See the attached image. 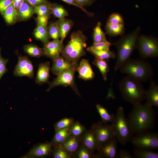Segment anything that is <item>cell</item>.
I'll return each instance as SVG.
<instances>
[{
  "label": "cell",
  "mask_w": 158,
  "mask_h": 158,
  "mask_svg": "<svg viewBox=\"0 0 158 158\" xmlns=\"http://www.w3.org/2000/svg\"><path fill=\"white\" fill-rule=\"evenodd\" d=\"M155 115L152 107L146 103L134 105L127 119L133 134H137L151 129L154 124Z\"/></svg>",
  "instance_id": "obj_1"
},
{
  "label": "cell",
  "mask_w": 158,
  "mask_h": 158,
  "mask_svg": "<svg viewBox=\"0 0 158 158\" xmlns=\"http://www.w3.org/2000/svg\"><path fill=\"white\" fill-rule=\"evenodd\" d=\"M140 29V27H138L132 32L122 35L118 40L112 43V45L116 47L117 50V59L114 67L115 71L130 58L136 49Z\"/></svg>",
  "instance_id": "obj_2"
},
{
  "label": "cell",
  "mask_w": 158,
  "mask_h": 158,
  "mask_svg": "<svg viewBox=\"0 0 158 158\" xmlns=\"http://www.w3.org/2000/svg\"><path fill=\"white\" fill-rule=\"evenodd\" d=\"M119 86L123 99L133 106L145 99V90L141 82L129 75L122 80Z\"/></svg>",
  "instance_id": "obj_3"
},
{
  "label": "cell",
  "mask_w": 158,
  "mask_h": 158,
  "mask_svg": "<svg viewBox=\"0 0 158 158\" xmlns=\"http://www.w3.org/2000/svg\"><path fill=\"white\" fill-rule=\"evenodd\" d=\"M120 72L126 74L141 82L151 78L153 69L150 63L144 60L129 59L119 68Z\"/></svg>",
  "instance_id": "obj_4"
},
{
  "label": "cell",
  "mask_w": 158,
  "mask_h": 158,
  "mask_svg": "<svg viewBox=\"0 0 158 158\" xmlns=\"http://www.w3.org/2000/svg\"><path fill=\"white\" fill-rule=\"evenodd\" d=\"M87 38L80 30L75 31L71 35L70 40L64 47L61 57L71 63H77L85 54Z\"/></svg>",
  "instance_id": "obj_5"
},
{
  "label": "cell",
  "mask_w": 158,
  "mask_h": 158,
  "mask_svg": "<svg viewBox=\"0 0 158 158\" xmlns=\"http://www.w3.org/2000/svg\"><path fill=\"white\" fill-rule=\"evenodd\" d=\"M111 125L116 134L117 141L123 145H125L130 140L133 133L125 116L123 107H119L118 108L115 119Z\"/></svg>",
  "instance_id": "obj_6"
},
{
  "label": "cell",
  "mask_w": 158,
  "mask_h": 158,
  "mask_svg": "<svg viewBox=\"0 0 158 158\" xmlns=\"http://www.w3.org/2000/svg\"><path fill=\"white\" fill-rule=\"evenodd\" d=\"M136 48L142 59L157 57L158 56V39L153 37L141 35L138 37Z\"/></svg>",
  "instance_id": "obj_7"
},
{
  "label": "cell",
  "mask_w": 158,
  "mask_h": 158,
  "mask_svg": "<svg viewBox=\"0 0 158 158\" xmlns=\"http://www.w3.org/2000/svg\"><path fill=\"white\" fill-rule=\"evenodd\" d=\"M78 66L77 63L75 64L70 68L57 75V77L52 82H49V87L47 90L49 92L55 87L58 86H70L75 93L80 96L74 81V75Z\"/></svg>",
  "instance_id": "obj_8"
},
{
  "label": "cell",
  "mask_w": 158,
  "mask_h": 158,
  "mask_svg": "<svg viewBox=\"0 0 158 158\" xmlns=\"http://www.w3.org/2000/svg\"><path fill=\"white\" fill-rule=\"evenodd\" d=\"M135 147L152 150L158 149V135L157 133L144 132L132 137L130 140Z\"/></svg>",
  "instance_id": "obj_9"
},
{
  "label": "cell",
  "mask_w": 158,
  "mask_h": 158,
  "mask_svg": "<svg viewBox=\"0 0 158 158\" xmlns=\"http://www.w3.org/2000/svg\"><path fill=\"white\" fill-rule=\"evenodd\" d=\"M91 128L95 133L97 140V150L105 143L116 137L111 124L99 122L94 123Z\"/></svg>",
  "instance_id": "obj_10"
},
{
  "label": "cell",
  "mask_w": 158,
  "mask_h": 158,
  "mask_svg": "<svg viewBox=\"0 0 158 158\" xmlns=\"http://www.w3.org/2000/svg\"><path fill=\"white\" fill-rule=\"evenodd\" d=\"M18 63L13 71L16 77L26 76L32 78L34 76V67L32 62L27 56H18Z\"/></svg>",
  "instance_id": "obj_11"
},
{
  "label": "cell",
  "mask_w": 158,
  "mask_h": 158,
  "mask_svg": "<svg viewBox=\"0 0 158 158\" xmlns=\"http://www.w3.org/2000/svg\"><path fill=\"white\" fill-rule=\"evenodd\" d=\"M115 137L105 143L97 150L98 152L95 157L116 158L118 157L117 143Z\"/></svg>",
  "instance_id": "obj_12"
},
{
  "label": "cell",
  "mask_w": 158,
  "mask_h": 158,
  "mask_svg": "<svg viewBox=\"0 0 158 158\" xmlns=\"http://www.w3.org/2000/svg\"><path fill=\"white\" fill-rule=\"evenodd\" d=\"M63 48V41L59 39L49 41L42 49L44 56L53 60L60 56Z\"/></svg>",
  "instance_id": "obj_13"
},
{
  "label": "cell",
  "mask_w": 158,
  "mask_h": 158,
  "mask_svg": "<svg viewBox=\"0 0 158 158\" xmlns=\"http://www.w3.org/2000/svg\"><path fill=\"white\" fill-rule=\"evenodd\" d=\"M52 60V65L50 69L52 73L56 75L69 69L75 64L77 63H71L60 56L53 59Z\"/></svg>",
  "instance_id": "obj_14"
},
{
  "label": "cell",
  "mask_w": 158,
  "mask_h": 158,
  "mask_svg": "<svg viewBox=\"0 0 158 158\" xmlns=\"http://www.w3.org/2000/svg\"><path fill=\"white\" fill-rule=\"evenodd\" d=\"M81 145L94 154L97 149V142L96 135L92 129L85 131L81 137Z\"/></svg>",
  "instance_id": "obj_15"
},
{
  "label": "cell",
  "mask_w": 158,
  "mask_h": 158,
  "mask_svg": "<svg viewBox=\"0 0 158 158\" xmlns=\"http://www.w3.org/2000/svg\"><path fill=\"white\" fill-rule=\"evenodd\" d=\"M79 73V78L85 80H91L95 77L94 73L89 61L83 59L80 62L79 66L76 68Z\"/></svg>",
  "instance_id": "obj_16"
},
{
  "label": "cell",
  "mask_w": 158,
  "mask_h": 158,
  "mask_svg": "<svg viewBox=\"0 0 158 158\" xmlns=\"http://www.w3.org/2000/svg\"><path fill=\"white\" fill-rule=\"evenodd\" d=\"M50 65L49 61L42 63L39 65L35 78V82L37 84L41 85L49 83Z\"/></svg>",
  "instance_id": "obj_17"
},
{
  "label": "cell",
  "mask_w": 158,
  "mask_h": 158,
  "mask_svg": "<svg viewBox=\"0 0 158 158\" xmlns=\"http://www.w3.org/2000/svg\"><path fill=\"white\" fill-rule=\"evenodd\" d=\"M51 143L41 144L32 147L28 153L27 157H43L50 154L52 150Z\"/></svg>",
  "instance_id": "obj_18"
},
{
  "label": "cell",
  "mask_w": 158,
  "mask_h": 158,
  "mask_svg": "<svg viewBox=\"0 0 158 158\" xmlns=\"http://www.w3.org/2000/svg\"><path fill=\"white\" fill-rule=\"evenodd\" d=\"M81 145V138L70 135L62 144L55 147H60L73 155Z\"/></svg>",
  "instance_id": "obj_19"
},
{
  "label": "cell",
  "mask_w": 158,
  "mask_h": 158,
  "mask_svg": "<svg viewBox=\"0 0 158 158\" xmlns=\"http://www.w3.org/2000/svg\"><path fill=\"white\" fill-rule=\"evenodd\" d=\"M146 102L152 107H158V86L155 83L151 80L149 89L145 91V99Z\"/></svg>",
  "instance_id": "obj_20"
},
{
  "label": "cell",
  "mask_w": 158,
  "mask_h": 158,
  "mask_svg": "<svg viewBox=\"0 0 158 158\" xmlns=\"http://www.w3.org/2000/svg\"><path fill=\"white\" fill-rule=\"evenodd\" d=\"M34 13V6L25 0L18 11L17 21L27 20L30 18Z\"/></svg>",
  "instance_id": "obj_21"
},
{
  "label": "cell",
  "mask_w": 158,
  "mask_h": 158,
  "mask_svg": "<svg viewBox=\"0 0 158 158\" xmlns=\"http://www.w3.org/2000/svg\"><path fill=\"white\" fill-rule=\"evenodd\" d=\"M60 31V38L63 41L73 25V21L70 19L63 18L56 22Z\"/></svg>",
  "instance_id": "obj_22"
},
{
  "label": "cell",
  "mask_w": 158,
  "mask_h": 158,
  "mask_svg": "<svg viewBox=\"0 0 158 158\" xmlns=\"http://www.w3.org/2000/svg\"><path fill=\"white\" fill-rule=\"evenodd\" d=\"M69 128L55 130V135L51 142L52 147L61 145L70 136Z\"/></svg>",
  "instance_id": "obj_23"
},
{
  "label": "cell",
  "mask_w": 158,
  "mask_h": 158,
  "mask_svg": "<svg viewBox=\"0 0 158 158\" xmlns=\"http://www.w3.org/2000/svg\"><path fill=\"white\" fill-rule=\"evenodd\" d=\"M1 15L8 25H12L17 21L18 11L15 8L13 2Z\"/></svg>",
  "instance_id": "obj_24"
},
{
  "label": "cell",
  "mask_w": 158,
  "mask_h": 158,
  "mask_svg": "<svg viewBox=\"0 0 158 158\" xmlns=\"http://www.w3.org/2000/svg\"><path fill=\"white\" fill-rule=\"evenodd\" d=\"M106 33L110 37L122 35L125 32L124 25L107 23L105 27Z\"/></svg>",
  "instance_id": "obj_25"
},
{
  "label": "cell",
  "mask_w": 158,
  "mask_h": 158,
  "mask_svg": "<svg viewBox=\"0 0 158 158\" xmlns=\"http://www.w3.org/2000/svg\"><path fill=\"white\" fill-rule=\"evenodd\" d=\"M34 35L37 39L40 41L44 44L49 42L50 37L47 25H37L34 30Z\"/></svg>",
  "instance_id": "obj_26"
},
{
  "label": "cell",
  "mask_w": 158,
  "mask_h": 158,
  "mask_svg": "<svg viewBox=\"0 0 158 158\" xmlns=\"http://www.w3.org/2000/svg\"><path fill=\"white\" fill-rule=\"evenodd\" d=\"M87 50L92 54L96 58L107 60L116 58L115 53L109 49L107 50H96L89 47L87 48Z\"/></svg>",
  "instance_id": "obj_27"
},
{
  "label": "cell",
  "mask_w": 158,
  "mask_h": 158,
  "mask_svg": "<svg viewBox=\"0 0 158 158\" xmlns=\"http://www.w3.org/2000/svg\"><path fill=\"white\" fill-rule=\"evenodd\" d=\"M96 108L101 118L102 123H111L114 121L115 117L114 114H109L105 108L99 104H96Z\"/></svg>",
  "instance_id": "obj_28"
},
{
  "label": "cell",
  "mask_w": 158,
  "mask_h": 158,
  "mask_svg": "<svg viewBox=\"0 0 158 158\" xmlns=\"http://www.w3.org/2000/svg\"><path fill=\"white\" fill-rule=\"evenodd\" d=\"M109 60V59L104 60L96 58L92 62V63L99 69L105 81L107 80L108 73L110 70L108 63Z\"/></svg>",
  "instance_id": "obj_29"
},
{
  "label": "cell",
  "mask_w": 158,
  "mask_h": 158,
  "mask_svg": "<svg viewBox=\"0 0 158 158\" xmlns=\"http://www.w3.org/2000/svg\"><path fill=\"white\" fill-rule=\"evenodd\" d=\"M133 157L135 158H158L157 153L152 150L135 147L133 152Z\"/></svg>",
  "instance_id": "obj_30"
},
{
  "label": "cell",
  "mask_w": 158,
  "mask_h": 158,
  "mask_svg": "<svg viewBox=\"0 0 158 158\" xmlns=\"http://www.w3.org/2000/svg\"><path fill=\"white\" fill-rule=\"evenodd\" d=\"M24 51L30 56L38 58L44 56L43 49L33 44L25 45L23 47Z\"/></svg>",
  "instance_id": "obj_31"
},
{
  "label": "cell",
  "mask_w": 158,
  "mask_h": 158,
  "mask_svg": "<svg viewBox=\"0 0 158 158\" xmlns=\"http://www.w3.org/2000/svg\"><path fill=\"white\" fill-rule=\"evenodd\" d=\"M71 136L81 138L84 133L86 130V128L79 121L73 122L69 128Z\"/></svg>",
  "instance_id": "obj_32"
},
{
  "label": "cell",
  "mask_w": 158,
  "mask_h": 158,
  "mask_svg": "<svg viewBox=\"0 0 158 158\" xmlns=\"http://www.w3.org/2000/svg\"><path fill=\"white\" fill-rule=\"evenodd\" d=\"M51 13L55 17L62 19L68 15L66 10L61 5L57 4H51Z\"/></svg>",
  "instance_id": "obj_33"
},
{
  "label": "cell",
  "mask_w": 158,
  "mask_h": 158,
  "mask_svg": "<svg viewBox=\"0 0 158 158\" xmlns=\"http://www.w3.org/2000/svg\"><path fill=\"white\" fill-rule=\"evenodd\" d=\"M101 25V23L98 22L94 29L93 34V43H96L107 40L105 34L102 30Z\"/></svg>",
  "instance_id": "obj_34"
},
{
  "label": "cell",
  "mask_w": 158,
  "mask_h": 158,
  "mask_svg": "<svg viewBox=\"0 0 158 158\" xmlns=\"http://www.w3.org/2000/svg\"><path fill=\"white\" fill-rule=\"evenodd\" d=\"M51 4L48 2L39 6H34L35 13L37 16H50Z\"/></svg>",
  "instance_id": "obj_35"
},
{
  "label": "cell",
  "mask_w": 158,
  "mask_h": 158,
  "mask_svg": "<svg viewBox=\"0 0 158 158\" xmlns=\"http://www.w3.org/2000/svg\"><path fill=\"white\" fill-rule=\"evenodd\" d=\"M47 30L50 38L54 40L59 39L60 31L56 22L50 23L47 27Z\"/></svg>",
  "instance_id": "obj_36"
},
{
  "label": "cell",
  "mask_w": 158,
  "mask_h": 158,
  "mask_svg": "<svg viewBox=\"0 0 158 158\" xmlns=\"http://www.w3.org/2000/svg\"><path fill=\"white\" fill-rule=\"evenodd\" d=\"M78 158H90L95 157V154L82 145L75 153L74 155Z\"/></svg>",
  "instance_id": "obj_37"
},
{
  "label": "cell",
  "mask_w": 158,
  "mask_h": 158,
  "mask_svg": "<svg viewBox=\"0 0 158 158\" xmlns=\"http://www.w3.org/2000/svg\"><path fill=\"white\" fill-rule=\"evenodd\" d=\"M73 118H65L56 123L54 125L55 130H61L70 127L74 122Z\"/></svg>",
  "instance_id": "obj_38"
},
{
  "label": "cell",
  "mask_w": 158,
  "mask_h": 158,
  "mask_svg": "<svg viewBox=\"0 0 158 158\" xmlns=\"http://www.w3.org/2000/svg\"><path fill=\"white\" fill-rule=\"evenodd\" d=\"M107 23L118 25H124V18L120 14L118 13H113L109 17Z\"/></svg>",
  "instance_id": "obj_39"
},
{
  "label": "cell",
  "mask_w": 158,
  "mask_h": 158,
  "mask_svg": "<svg viewBox=\"0 0 158 158\" xmlns=\"http://www.w3.org/2000/svg\"><path fill=\"white\" fill-rule=\"evenodd\" d=\"M53 153L54 158H71L72 155L70 153L59 147H55Z\"/></svg>",
  "instance_id": "obj_40"
},
{
  "label": "cell",
  "mask_w": 158,
  "mask_h": 158,
  "mask_svg": "<svg viewBox=\"0 0 158 158\" xmlns=\"http://www.w3.org/2000/svg\"><path fill=\"white\" fill-rule=\"evenodd\" d=\"M112 43L107 40L96 43H93L89 47L91 49L96 50H107L109 49Z\"/></svg>",
  "instance_id": "obj_41"
},
{
  "label": "cell",
  "mask_w": 158,
  "mask_h": 158,
  "mask_svg": "<svg viewBox=\"0 0 158 158\" xmlns=\"http://www.w3.org/2000/svg\"><path fill=\"white\" fill-rule=\"evenodd\" d=\"M1 48L0 47V80L4 75L8 71L6 64L8 62V59L4 58L1 54Z\"/></svg>",
  "instance_id": "obj_42"
},
{
  "label": "cell",
  "mask_w": 158,
  "mask_h": 158,
  "mask_svg": "<svg viewBox=\"0 0 158 158\" xmlns=\"http://www.w3.org/2000/svg\"><path fill=\"white\" fill-rule=\"evenodd\" d=\"M12 2L13 0H0V13L1 14Z\"/></svg>",
  "instance_id": "obj_43"
},
{
  "label": "cell",
  "mask_w": 158,
  "mask_h": 158,
  "mask_svg": "<svg viewBox=\"0 0 158 158\" xmlns=\"http://www.w3.org/2000/svg\"><path fill=\"white\" fill-rule=\"evenodd\" d=\"M50 16H37V25H47L48 20Z\"/></svg>",
  "instance_id": "obj_44"
},
{
  "label": "cell",
  "mask_w": 158,
  "mask_h": 158,
  "mask_svg": "<svg viewBox=\"0 0 158 158\" xmlns=\"http://www.w3.org/2000/svg\"><path fill=\"white\" fill-rule=\"evenodd\" d=\"M66 3L77 7L82 9L83 11L85 12L88 15L92 16V14L87 12L83 6H81L75 0H61Z\"/></svg>",
  "instance_id": "obj_45"
},
{
  "label": "cell",
  "mask_w": 158,
  "mask_h": 158,
  "mask_svg": "<svg viewBox=\"0 0 158 158\" xmlns=\"http://www.w3.org/2000/svg\"><path fill=\"white\" fill-rule=\"evenodd\" d=\"M119 158H133V156L128 151L120 149L118 153Z\"/></svg>",
  "instance_id": "obj_46"
},
{
  "label": "cell",
  "mask_w": 158,
  "mask_h": 158,
  "mask_svg": "<svg viewBox=\"0 0 158 158\" xmlns=\"http://www.w3.org/2000/svg\"><path fill=\"white\" fill-rule=\"evenodd\" d=\"M25 1L33 6H37L49 2L47 0H25Z\"/></svg>",
  "instance_id": "obj_47"
},
{
  "label": "cell",
  "mask_w": 158,
  "mask_h": 158,
  "mask_svg": "<svg viewBox=\"0 0 158 158\" xmlns=\"http://www.w3.org/2000/svg\"><path fill=\"white\" fill-rule=\"evenodd\" d=\"M81 6H88L92 4L95 0H75Z\"/></svg>",
  "instance_id": "obj_48"
},
{
  "label": "cell",
  "mask_w": 158,
  "mask_h": 158,
  "mask_svg": "<svg viewBox=\"0 0 158 158\" xmlns=\"http://www.w3.org/2000/svg\"><path fill=\"white\" fill-rule=\"evenodd\" d=\"M25 1V0H13V3L14 6L18 11Z\"/></svg>",
  "instance_id": "obj_49"
}]
</instances>
